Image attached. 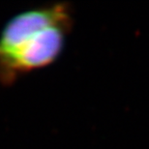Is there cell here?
<instances>
[{
  "label": "cell",
  "instance_id": "cell-2",
  "mask_svg": "<svg viewBox=\"0 0 149 149\" xmlns=\"http://www.w3.org/2000/svg\"><path fill=\"white\" fill-rule=\"evenodd\" d=\"M72 22L71 8L58 2L23 11L13 17L0 32V59L49 26Z\"/></svg>",
  "mask_w": 149,
  "mask_h": 149
},
{
  "label": "cell",
  "instance_id": "cell-1",
  "mask_svg": "<svg viewBox=\"0 0 149 149\" xmlns=\"http://www.w3.org/2000/svg\"><path fill=\"white\" fill-rule=\"evenodd\" d=\"M72 22L49 26L0 59V79L10 83L20 74L49 66L61 54Z\"/></svg>",
  "mask_w": 149,
  "mask_h": 149
}]
</instances>
